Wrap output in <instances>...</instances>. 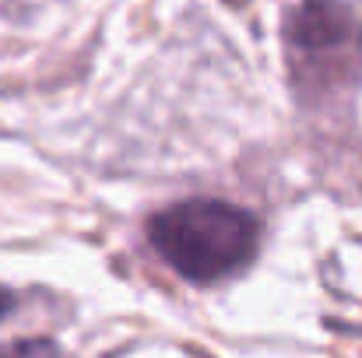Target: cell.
<instances>
[{
  "instance_id": "1",
  "label": "cell",
  "mask_w": 362,
  "mask_h": 358,
  "mask_svg": "<svg viewBox=\"0 0 362 358\" xmlns=\"http://www.w3.org/2000/svg\"><path fill=\"white\" fill-rule=\"evenodd\" d=\"M264 225L253 211L218 197H190L148 218L151 249L190 285L211 288L243 274L260 249Z\"/></svg>"
},
{
  "instance_id": "2",
  "label": "cell",
  "mask_w": 362,
  "mask_h": 358,
  "mask_svg": "<svg viewBox=\"0 0 362 358\" xmlns=\"http://www.w3.org/2000/svg\"><path fill=\"white\" fill-rule=\"evenodd\" d=\"M288 85L303 106L324 109L362 85V18L345 0H303L285 18Z\"/></svg>"
},
{
  "instance_id": "3",
  "label": "cell",
  "mask_w": 362,
  "mask_h": 358,
  "mask_svg": "<svg viewBox=\"0 0 362 358\" xmlns=\"http://www.w3.org/2000/svg\"><path fill=\"white\" fill-rule=\"evenodd\" d=\"M0 358H60V345L53 338H14L0 345Z\"/></svg>"
},
{
  "instance_id": "4",
  "label": "cell",
  "mask_w": 362,
  "mask_h": 358,
  "mask_svg": "<svg viewBox=\"0 0 362 358\" xmlns=\"http://www.w3.org/2000/svg\"><path fill=\"white\" fill-rule=\"evenodd\" d=\"M14 306H18V299H14V292L0 285V320H7V316L14 313Z\"/></svg>"
}]
</instances>
